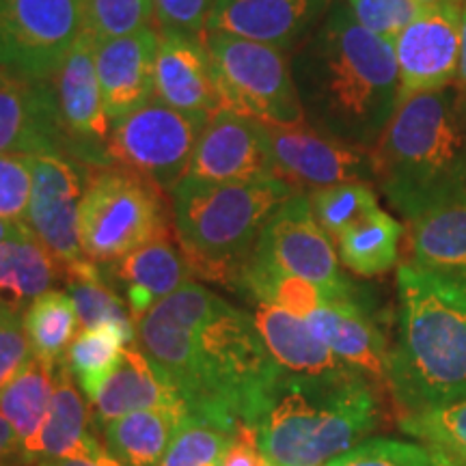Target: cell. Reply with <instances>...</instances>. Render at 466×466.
<instances>
[{
    "label": "cell",
    "mask_w": 466,
    "mask_h": 466,
    "mask_svg": "<svg viewBox=\"0 0 466 466\" xmlns=\"http://www.w3.org/2000/svg\"><path fill=\"white\" fill-rule=\"evenodd\" d=\"M132 339L113 324L83 329L67 350L66 363L86 401L96 400Z\"/></svg>",
    "instance_id": "32"
},
{
    "label": "cell",
    "mask_w": 466,
    "mask_h": 466,
    "mask_svg": "<svg viewBox=\"0 0 466 466\" xmlns=\"http://www.w3.org/2000/svg\"><path fill=\"white\" fill-rule=\"evenodd\" d=\"M97 428L91 404L80 393L66 360L56 367L55 398L39 439V460L100 458L108 450L93 434Z\"/></svg>",
    "instance_id": "25"
},
{
    "label": "cell",
    "mask_w": 466,
    "mask_h": 466,
    "mask_svg": "<svg viewBox=\"0 0 466 466\" xmlns=\"http://www.w3.org/2000/svg\"><path fill=\"white\" fill-rule=\"evenodd\" d=\"M83 26L96 39L126 37L154 26V0H80Z\"/></svg>",
    "instance_id": "37"
},
{
    "label": "cell",
    "mask_w": 466,
    "mask_h": 466,
    "mask_svg": "<svg viewBox=\"0 0 466 466\" xmlns=\"http://www.w3.org/2000/svg\"><path fill=\"white\" fill-rule=\"evenodd\" d=\"M158 186L124 167L89 168L80 203V244L96 264H113L145 244L171 236Z\"/></svg>",
    "instance_id": "7"
},
{
    "label": "cell",
    "mask_w": 466,
    "mask_h": 466,
    "mask_svg": "<svg viewBox=\"0 0 466 466\" xmlns=\"http://www.w3.org/2000/svg\"><path fill=\"white\" fill-rule=\"evenodd\" d=\"M318 223L333 240L343 229L378 208V195L371 182H346L318 188L309 195Z\"/></svg>",
    "instance_id": "34"
},
{
    "label": "cell",
    "mask_w": 466,
    "mask_h": 466,
    "mask_svg": "<svg viewBox=\"0 0 466 466\" xmlns=\"http://www.w3.org/2000/svg\"><path fill=\"white\" fill-rule=\"evenodd\" d=\"M382 389L359 371L294 374L279 367L255 432L272 466H324L370 439L382 419Z\"/></svg>",
    "instance_id": "4"
},
{
    "label": "cell",
    "mask_w": 466,
    "mask_h": 466,
    "mask_svg": "<svg viewBox=\"0 0 466 466\" xmlns=\"http://www.w3.org/2000/svg\"><path fill=\"white\" fill-rule=\"evenodd\" d=\"M137 346L192 417L231 434L255 430L279 365L253 313L190 281L138 319Z\"/></svg>",
    "instance_id": "1"
},
{
    "label": "cell",
    "mask_w": 466,
    "mask_h": 466,
    "mask_svg": "<svg viewBox=\"0 0 466 466\" xmlns=\"http://www.w3.org/2000/svg\"><path fill=\"white\" fill-rule=\"evenodd\" d=\"M421 5H442V3H460V0H419Z\"/></svg>",
    "instance_id": "49"
},
{
    "label": "cell",
    "mask_w": 466,
    "mask_h": 466,
    "mask_svg": "<svg viewBox=\"0 0 466 466\" xmlns=\"http://www.w3.org/2000/svg\"><path fill=\"white\" fill-rule=\"evenodd\" d=\"M371 168L406 223L466 195V134L456 86L401 102L371 147Z\"/></svg>",
    "instance_id": "5"
},
{
    "label": "cell",
    "mask_w": 466,
    "mask_h": 466,
    "mask_svg": "<svg viewBox=\"0 0 466 466\" xmlns=\"http://www.w3.org/2000/svg\"><path fill=\"white\" fill-rule=\"evenodd\" d=\"M182 404L184 400L167 382V378L151 365L143 350L132 343L124 350L115 371L91 401V412L96 423L102 428L104 423L130 415V412Z\"/></svg>",
    "instance_id": "23"
},
{
    "label": "cell",
    "mask_w": 466,
    "mask_h": 466,
    "mask_svg": "<svg viewBox=\"0 0 466 466\" xmlns=\"http://www.w3.org/2000/svg\"><path fill=\"white\" fill-rule=\"evenodd\" d=\"M401 225L382 208L371 209L337 236L339 261L359 277H378L398 264Z\"/></svg>",
    "instance_id": "30"
},
{
    "label": "cell",
    "mask_w": 466,
    "mask_h": 466,
    "mask_svg": "<svg viewBox=\"0 0 466 466\" xmlns=\"http://www.w3.org/2000/svg\"><path fill=\"white\" fill-rule=\"evenodd\" d=\"M223 466H272L258 445V432L253 428H240L231 436Z\"/></svg>",
    "instance_id": "43"
},
{
    "label": "cell",
    "mask_w": 466,
    "mask_h": 466,
    "mask_svg": "<svg viewBox=\"0 0 466 466\" xmlns=\"http://www.w3.org/2000/svg\"><path fill=\"white\" fill-rule=\"evenodd\" d=\"M0 466H25L20 458V441L3 412H0Z\"/></svg>",
    "instance_id": "44"
},
{
    "label": "cell",
    "mask_w": 466,
    "mask_h": 466,
    "mask_svg": "<svg viewBox=\"0 0 466 466\" xmlns=\"http://www.w3.org/2000/svg\"><path fill=\"white\" fill-rule=\"evenodd\" d=\"M35 359L22 313L5 311L0 318V389H5Z\"/></svg>",
    "instance_id": "42"
},
{
    "label": "cell",
    "mask_w": 466,
    "mask_h": 466,
    "mask_svg": "<svg viewBox=\"0 0 466 466\" xmlns=\"http://www.w3.org/2000/svg\"><path fill=\"white\" fill-rule=\"evenodd\" d=\"M360 26L395 42L400 33L425 9L419 0H346Z\"/></svg>",
    "instance_id": "39"
},
{
    "label": "cell",
    "mask_w": 466,
    "mask_h": 466,
    "mask_svg": "<svg viewBox=\"0 0 466 466\" xmlns=\"http://www.w3.org/2000/svg\"><path fill=\"white\" fill-rule=\"evenodd\" d=\"M462 104V119H464V134H466V102H460Z\"/></svg>",
    "instance_id": "50"
},
{
    "label": "cell",
    "mask_w": 466,
    "mask_h": 466,
    "mask_svg": "<svg viewBox=\"0 0 466 466\" xmlns=\"http://www.w3.org/2000/svg\"><path fill=\"white\" fill-rule=\"evenodd\" d=\"M3 76H5V72H3V69H0V78H3Z\"/></svg>",
    "instance_id": "52"
},
{
    "label": "cell",
    "mask_w": 466,
    "mask_h": 466,
    "mask_svg": "<svg viewBox=\"0 0 466 466\" xmlns=\"http://www.w3.org/2000/svg\"><path fill=\"white\" fill-rule=\"evenodd\" d=\"M410 264L466 279V195L408 220Z\"/></svg>",
    "instance_id": "26"
},
{
    "label": "cell",
    "mask_w": 466,
    "mask_h": 466,
    "mask_svg": "<svg viewBox=\"0 0 466 466\" xmlns=\"http://www.w3.org/2000/svg\"><path fill=\"white\" fill-rule=\"evenodd\" d=\"M214 0H154V28L160 35L201 39Z\"/></svg>",
    "instance_id": "40"
},
{
    "label": "cell",
    "mask_w": 466,
    "mask_h": 466,
    "mask_svg": "<svg viewBox=\"0 0 466 466\" xmlns=\"http://www.w3.org/2000/svg\"><path fill=\"white\" fill-rule=\"evenodd\" d=\"M387 391L401 415L466 398V279L400 266Z\"/></svg>",
    "instance_id": "3"
},
{
    "label": "cell",
    "mask_w": 466,
    "mask_h": 466,
    "mask_svg": "<svg viewBox=\"0 0 466 466\" xmlns=\"http://www.w3.org/2000/svg\"><path fill=\"white\" fill-rule=\"evenodd\" d=\"M309 329L322 339L343 363L387 391L391 343L378 322L371 299L363 289L346 299L326 300L305 318Z\"/></svg>",
    "instance_id": "18"
},
{
    "label": "cell",
    "mask_w": 466,
    "mask_h": 466,
    "mask_svg": "<svg viewBox=\"0 0 466 466\" xmlns=\"http://www.w3.org/2000/svg\"><path fill=\"white\" fill-rule=\"evenodd\" d=\"M277 175L266 126L233 110H218L203 124L186 177L197 182H244Z\"/></svg>",
    "instance_id": "17"
},
{
    "label": "cell",
    "mask_w": 466,
    "mask_h": 466,
    "mask_svg": "<svg viewBox=\"0 0 466 466\" xmlns=\"http://www.w3.org/2000/svg\"><path fill=\"white\" fill-rule=\"evenodd\" d=\"M154 97L199 119H209L223 110V100L203 37L160 35Z\"/></svg>",
    "instance_id": "21"
},
{
    "label": "cell",
    "mask_w": 466,
    "mask_h": 466,
    "mask_svg": "<svg viewBox=\"0 0 466 466\" xmlns=\"http://www.w3.org/2000/svg\"><path fill=\"white\" fill-rule=\"evenodd\" d=\"M223 108L261 124L305 121L299 89L285 52L220 33H203Z\"/></svg>",
    "instance_id": "8"
},
{
    "label": "cell",
    "mask_w": 466,
    "mask_h": 466,
    "mask_svg": "<svg viewBox=\"0 0 466 466\" xmlns=\"http://www.w3.org/2000/svg\"><path fill=\"white\" fill-rule=\"evenodd\" d=\"M22 227H25V223H20V220L0 218V242H5L11 236H15V233L20 231Z\"/></svg>",
    "instance_id": "48"
},
{
    "label": "cell",
    "mask_w": 466,
    "mask_h": 466,
    "mask_svg": "<svg viewBox=\"0 0 466 466\" xmlns=\"http://www.w3.org/2000/svg\"><path fill=\"white\" fill-rule=\"evenodd\" d=\"M67 294L74 302L76 318L83 329H97V326L113 324L137 343V322L132 319L130 307L115 294L113 285L104 272L86 277L67 279Z\"/></svg>",
    "instance_id": "33"
},
{
    "label": "cell",
    "mask_w": 466,
    "mask_h": 466,
    "mask_svg": "<svg viewBox=\"0 0 466 466\" xmlns=\"http://www.w3.org/2000/svg\"><path fill=\"white\" fill-rule=\"evenodd\" d=\"M63 121L76 145V160L85 167H113L108 156L110 119L96 69V37L83 31L55 76Z\"/></svg>",
    "instance_id": "16"
},
{
    "label": "cell",
    "mask_w": 466,
    "mask_h": 466,
    "mask_svg": "<svg viewBox=\"0 0 466 466\" xmlns=\"http://www.w3.org/2000/svg\"><path fill=\"white\" fill-rule=\"evenodd\" d=\"M305 119L319 132L371 149L398 108L393 42L360 26L348 3L330 5L291 61Z\"/></svg>",
    "instance_id": "2"
},
{
    "label": "cell",
    "mask_w": 466,
    "mask_h": 466,
    "mask_svg": "<svg viewBox=\"0 0 466 466\" xmlns=\"http://www.w3.org/2000/svg\"><path fill=\"white\" fill-rule=\"evenodd\" d=\"M324 466H430L421 442L367 439Z\"/></svg>",
    "instance_id": "38"
},
{
    "label": "cell",
    "mask_w": 466,
    "mask_h": 466,
    "mask_svg": "<svg viewBox=\"0 0 466 466\" xmlns=\"http://www.w3.org/2000/svg\"><path fill=\"white\" fill-rule=\"evenodd\" d=\"M272 165L294 188H326L346 182H374L371 149L319 132L309 121L264 124Z\"/></svg>",
    "instance_id": "13"
},
{
    "label": "cell",
    "mask_w": 466,
    "mask_h": 466,
    "mask_svg": "<svg viewBox=\"0 0 466 466\" xmlns=\"http://www.w3.org/2000/svg\"><path fill=\"white\" fill-rule=\"evenodd\" d=\"M462 3L425 5L393 42L398 58V106L421 93L456 83L460 63Z\"/></svg>",
    "instance_id": "14"
},
{
    "label": "cell",
    "mask_w": 466,
    "mask_h": 466,
    "mask_svg": "<svg viewBox=\"0 0 466 466\" xmlns=\"http://www.w3.org/2000/svg\"><path fill=\"white\" fill-rule=\"evenodd\" d=\"M5 311H7V309H3V307H0V318L5 316Z\"/></svg>",
    "instance_id": "51"
},
{
    "label": "cell",
    "mask_w": 466,
    "mask_h": 466,
    "mask_svg": "<svg viewBox=\"0 0 466 466\" xmlns=\"http://www.w3.org/2000/svg\"><path fill=\"white\" fill-rule=\"evenodd\" d=\"M294 192L279 175L244 182L184 177L171 195L173 229L192 277L238 289L259 233Z\"/></svg>",
    "instance_id": "6"
},
{
    "label": "cell",
    "mask_w": 466,
    "mask_h": 466,
    "mask_svg": "<svg viewBox=\"0 0 466 466\" xmlns=\"http://www.w3.org/2000/svg\"><path fill=\"white\" fill-rule=\"evenodd\" d=\"M333 0H214L206 33L291 50L316 31Z\"/></svg>",
    "instance_id": "19"
},
{
    "label": "cell",
    "mask_w": 466,
    "mask_h": 466,
    "mask_svg": "<svg viewBox=\"0 0 466 466\" xmlns=\"http://www.w3.org/2000/svg\"><path fill=\"white\" fill-rule=\"evenodd\" d=\"M231 436L227 430L190 415L173 436L160 466H223Z\"/></svg>",
    "instance_id": "36"
},
{
    "label": "cell",
    "mask_w": 466,
    "mask_h": 466,
    "mask_svg": "<svg viewBox=\"0 0 466 466\" xmlns=\"http://www.w3.org/2000/svg\"><path fill=\"white\" fill-rule=\"evenodd\" d=\"M423 447H425V453H428L430 466H466L464 460L451 456L450 451L441 450V447H434V445H423Z\"/></svg>",
    "instance_id": "47"
},
{
    "label": "cell",
    "mask_w": 466,
    "mask_h": 466,
    "mask_svg": "<svg viewBox=\"0 0 466 466\" xmlns=\"http://www.w3.org/2000/svg\"><path fill=\"white\" fill-rule=\"evenodd\" d=\"M33 190L25 225L50 250L63 270V279L91 275L96 261L80 244V203L89 179V168L67 156H31Z\"/></svg>",
    "instance_id": "12"
},
{
    "label": "cell",
    "mask_w": 466,
    "mask_h": 466,
    "mask_svg": "<svg viewBox=\"0 0 466 466\" xmlns=\"http://www.w3.org/2000/svg\"><path fill=\"white\" fill-rule=\"evenodd\" d=\"M31 190V160L25 156H0V218L25 223Z\"/></svg>",
    "instance_id": "41"
},
{
    "label": "cell",
    "mask_w": 466,
    "mask_h": 466,
    "mask_svg": "<svg viewBox=\"0 0 466 466\" xmlns=\"http://www.w3.org/2000/svg\"><path fill=\"white\" fill-rule=\"evenodd\" d=\"M61 277L58 261L26 225L0 242V307L7 311L25 313Z\"/></svg>",
    "instance_id": "28"
},
{
    "label": "cell",
    "mask_w": 466,
    "mask_h": 466,
    "mask_svg": "<svg viewBox=\"0 0 466 466\" xmlns=\"http://www.w3.org/2000/svg\"><path fill=\"white\" fill-rule=\"evenodd\" d=\"M248 261L307 279L329 300L359 291V285L343 275L333 238L318 223L309 195L302 190L294 192L268 218Z\"/></svg>",
    "instance_id": "11"
},
{
    "label": "cell",
    "mask_w": 466,
    "mask_h": 466,
    "mask_svg": "<svg viewBox=\"0 0 466 466\" xmlns=\"http://www.w3.org/2000/svg\"><path fill=\"white\" fill-rule=\"evenodd\" d=\"M56 367L33 359L7 387L0 389V412L15 430L25 466L39 462V439L55 398Z\"/></svg>",
    "instance_id": "27"
},
{
    "label": "cell",
    "mask_w": 466,
    "mask_h": 466,
    "mask_svg": "<svg viewBox=\"0 0 466 466\" xmlns=\"http://www.w3.org/2000/svg\"><path fill=\"white\" fill-rule=\"evenodd\" d=\"M203 124L206 119L151 97L110 126L108 156L113 167L143 175L160 190L171 192L188 173Z\"/></svg>",
    "instance_id": "9"
},
{
    "label": "cell",
    "mask_w": 466,
    "mask_h": 466,
    "mask_svg": "<svg viewBox=\"0 0 466 466\" xmlns=\"http://www.w3.org/2000/svg\"><path fill=\"white\" fill-rule=\"evenodd\" d=\"M400 430L421 445H434L466 462V398L400 417Z\"/></svg>",
    "instance_id": "35"
},
{
    "label": "cell",
    "mask_w": 466,
    "mask_h": 466,
    "mask_svg": "<svg viewBox=\"0 0 466 466\" xmlns=\"http://www.w3.org/2000/svg\"><path fill=\"white\" fill-rule=\"evenodd\" d=\"M35 466H126L119 462L113 453L106 451L100 458H55V460H39Z\"/></svg>",
    "instance_id": "45"
},
{
    "label": "cell",
    "mask_w": 466,
    "mask_h": 466,
    "mask_svg": "<svg viewBox=\"0 0 466 466\" xmlns=\"http://www.w3.org/2000/svg\"><path fill=\"white\" fill-rule=\"evenodd\" d=\"M188 417L186 404L130 412L102 425V442L126 466H160L173 436Z\"/></svg>",
    "instance_id": "29"
},
{
    "label": "cell",
    "mask_w": 466,
    "mask_h": 466,
    "mask_svg": "<svg viewBox=\"0 0 466 466\" xmlns=\"http://www.w3.org/2000/svg\"><path fill=\"white\" fill-rule=\"evenodd\" d=\"M67 156L76 145L63 121L55 80L0 78V156Z\"/></svg>",
    "instance_id": "15"
},
{
    "label": "cell",
    "mask_w": 466,
    "mask_h": 466,
    "mask_svg": "<svg viewBox=\"0 0 466 466\" xmlns=\"http://www.w3.org/2000/svg\"><path fill=\"white\" fill-rule=\"evenodd\" d=\"M255 326L275 363L294 374H341L357 371L343 363L316 333L307 319L264 302H253Z\"/></svg>",
    "instance_id": "24"
},
{
    "label": "cell",
    "mask_w": 466,
    "mask_h": 466,
    "mask_svg": "<svg viewBox=\"0 0 466 466\" xmlns=\"http://www.w3.org/2000/svg\"><path fill=\"white\" fill-rule=\"evenodd\" d=\"M458 91L460 102H466V3H462V26H460V63L458 76L453 83Z\"/></svg>",
    "instance_id": "46"
},
{
    "label": "cell",
    "mask_w": 466,
    "mask_h": 466,
    "mask_svg": "<svg viewBox=\"0 0 466 466\" xmlns=\"http://www.w3.org/2000/svg\"><path fill=\"white\" fill-rule=\"evenodd\" d=\"M28 343H31L35 359L50 365H61L67 357L78 326L74 302L67 291L48 289L35 299L26 311L22 313Z\"/></svg>",
    "instance_id": "31"
},
{
    "label": "cell",
    "mask_w": 466,
    "mask_h": 466,
    "mask_svg": "<svg viewBox=\"0 0 466 466\" xmlns=\"http://www.w3.org/2000/svg\"><path fill=\"white\" fill-rule=\"evenodd\" d=\"M160 33L154 26L115 39H96V69L110 119H124L154 97Z\"/></svg>",
    "instance_id": "20"
},
{
    "label": "cell",
    "mask_w": 466,
    "mask_h": 466,
    "mask_svg": "<svg viewBox=\"0 0 466 466\" xmlns=\"http://www.w3.org/2000/svg\"><path fill=\"white\" fill-rule=\"evenodd\" d=\"M106 266V279L110 285L116 283L124 289L134 322H138L151 307L173 291L190 283L192 277L182 250L171 242V236L145 244Z\"/></svg>",
    "instance_id": "22"
},
{
    "label": "cell",
    "mask_w": 466,
    "mask_h": 466,
    "mask_svg": "<svg viewBox=\"0 0 466 466\" xmlns=\"http://www.w3.org/2000/svg\"><path fill=\"white\" fill-rule=\"evenodd\" d=\"M83 31L80 0H0V69L55 80Z\"/></svg>",
    "instance_id": "10"
}]
</instances>
